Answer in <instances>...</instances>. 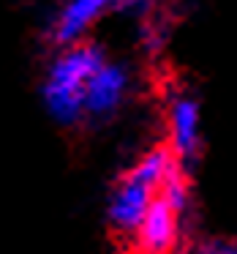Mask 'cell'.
<instances>
[{
	"mask_svg": "<svg viewBox=\"0 0 237 254\" xmlns=\"http://www.w3.org/2000/svg\"><path fill=\"white\" fill-rule=\"evenodd\" d=\"M109 3L112 0H71V3L63 8V14L57 17L52 39H55L57 44H63V47H74L79 39H82L85 30L106 11Z\"/></svg>",
	"mask_w": 237,
	"mask_h": 254,
	"instance_id": "5b68a950",
	"label": "cell"
},
{
	"mask_svg": "<svg viewBox=\"0 0 237 254\" xmlns=\"http://www.w3.org/2000/svg\"><path fill=\"white\" fill-rule=\"evenodd\" d=\"M104 66V55L93 44H74L55 61L47 79V104L63 121H74L85 110L88 88Z\"/></svg>",
	"mask_w": 237,
	"mask_h": 254,
	"instance_id": "7a4b0ae2",
	"label": "cell"
},
{
	"mask_svg": "<svg viewBox=\"0 0 237 254\" xmlns=\"http://www.w3.org/2000/svg\"><path fill=\"white\" fill-rule=\"evenodd\" d=\"M172 164H177L175 153L169 150L166 142H161L153 150H147L128 172H123L117 178L115 191H112V199H109V227H112V235L123 246L131 243L134 232L142 224L144 213H147L150 202L155 199Z\"/></svg>",
	"mask_w": 237,
	"mask_h": 254,
	"instance_id": "6da1fadb",
	"label": "cell"
},
{
	"mask_svg": "<svg viewBox=\"0 0 237 254\" xmlns=\"http://www.w3.org/2000/svg\"><path fill=\"white\" fill-rule=\"evenodd\" d=\"M169 150L175 159H188L199 148V104L188 96L172 101L169 107Z\"/></svg>",
	"mask_w": 237,
	"mask_h": 254,
	"instance_id": "277c9868",
	"label": "cell"
},
{
	"mask_svg": "<svg viewBox=\"0 0 237 254\" xmlns=\"http://www.w3.org/2000/svg\"><path fill=\"white\" fill-rule=\"evenodd\" d=\"M123 88H126V77L117 66H101V71L93 77L88 88V99H85V110L90 112H109L112 107L120 101Z\"/></svg>",
	"mask_w": 237,
	"mask_h": 254,
	"instance_id": "8992f818",
	"label": "cell"
},
{
	"mask_svg": "<svg viewBox=\"0 0 237 254\" xmlns=\"http://www.w3.org/2000/svg\"><path fill=\"white\" fill-rule=\"evenodd\" d=\"M180 216L183 208H177L158 191L150 202L142 224L134 232L128 249L134 254H175L177 241H180Z\"/></svg>",
	"mask_w": 237,
	"mask_h": 254,
	"instance_id": "3957f363",
	"label": "cell"
},
{
	"mask_svg": "<svg viewBox=\"0 0 237 254\" xmlns=\"http://www.w3.org/2000/svg\"><path fill=\"white\" fill-rule=\"evenodd\" d=\"M196 254H237V238H210L196 249Z\"/></svg>",
	"mask_w": 237,
	"mask_h": 254,
	"instance_id": "52a82bcc",
	"label": "cell"
}]
</instances>
